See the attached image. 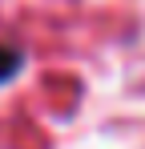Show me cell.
I'll return each mask as SVG.
<instances>
[{
    "label": "cell",
    "mask_w": 145,
    "mask_h": 149,
    "mask_svg": "<svg viewBox=\"0 0 145 149\" xmlns=\"http://www.w3.org/2000/svg\"><path fill=\"white\" fill-rule=\"evenodd\" d=\"M20 49H12V45H0V81H4V77H12L16 73V69H20Z\"/></svg>",
    "instance_id": "obj_1"
}]
</instances>
